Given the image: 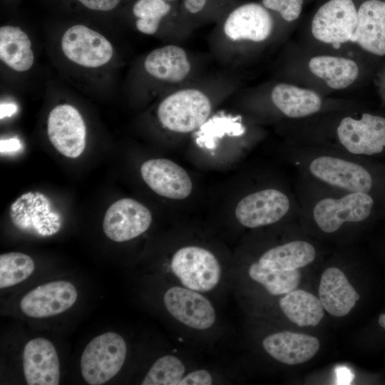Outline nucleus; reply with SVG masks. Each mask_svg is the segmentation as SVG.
I'll return each instance as SVG.
<instances>
[{"label":"nucleus","instance_id":"obj_1","mask_svg":"<svg viewBox=\"0 0 385 385\" xmlns=\"http://www.w3.org/2000/svg\"><path fill=\"white\" fill-rule=\"evenodd\" d=\"M233 88L231 78L198 77L168 92L158 106L157 118L170 132L191 133L208 120L213 108V96Z\"/></svg>","mask_w":385,"mask_h":385},{"label":"nucleus","instance_id":"obj_2","mask_svg":"<svg viewBox=\"0 0 385 385\" xmlns=\"http://www.w3.org/2000/svg\"><path fill=\"white\" fill-rule=\"evenodd\" d=\"M274 28V19L262 4L232 6L216 22L210 36V50L220 62L233 66L242 46L267 41Z\"/></svg>","mask_w":385,"mask_h":385},{"label":"nucleus","instance_id":"obj_3","mask_svg":"<svg viewBox=\"0 0 385 385\" xmlns=\"http://www.w3.org/2000/svg\"><path fill=\"white\" fill-rule=\"evenodd\" d=\"M146 76L168 92L197 78V63L179 43H168L152 50L143 62Z\"/></svg>","mask_w":385,"mask_h":385},{"label":"nucleus","instance_id":"obj_4","mask_svg":"<svg viewBox=\"0 0 385 385\" xmlns=\"http://www.w3.org/2000/svg\"><path fill=\"white\" fill-rule=\"evenodd\" d=\"M132 13L135 26L141 34L163 35L171 43H179L193 31L180 10L179 2L163 0H137Z\"/></svg>","mask_w":385,"mask_h":385},{"label":"nucleus","instance_id":"obj_5","mask_svg":"<svg viewBox=\"0 0 385 385\" xmlns=\"http://www.w3.org/2000/svg\"><path fill=\"white\" fill-rule=\"evenodd\" d=\"M127 346L118 334L108 332L93 338L81 359L83 378L88 384L101 385L115 376L125 359Z\"/></svg>","mask_w":385,"mask_h":385},{"label":"nucleus","instance_id":"obj_6","mask_svg":"<svg viewBox=\"0 0 385 385\" xmlns=\"http://www.w3.org/2000/svg\"><path fill=\"white\" fill-rule=\"evenodd\" d=\"M170 266L183 285L197 292L212 290L221 277L217 258L210 251L198 246L179 249L173 255Z\"/></svg>","mask_w":385,"mask_h":385},{"label":"nucleus","instance_id":"obj_7","mask_svg":"<svg viewBox=\"0 0 385 385\" xmlns=\"http://www.w3.org/2000/svg\"><path fill=\"white\" fill-rule=\"evenodd\" d=\"M357 24V11L352 0H330L316 12L312 21L314 37L339 48L352 41Z\"/></svg>","mask_w":385,"mask_h":385},{"label":"nucleus","instance_id":"obj_8","mask_svg":"<svg viewBox=\"0 0 385 385\" xmlns=\"http://www.w3.org/2000/svg\"><path fill=\"white\" fill-rule=\"evenodd\" d=\"M61 47L69 61L88 68L108 63L113 55V46L104 36L81 24L72 26L63 33Z\"/></svg>","mask_w":385,"mask_h":385},{"label":"nucleus","instance_id":"obj_9","mask_svg":"<svg viewBox=\"0 0 385 385\" xmlns=\"http://www.w3.org/2000/svg\"><path fill=\"white\" fill-rule=\"evenodd\" d=\"M47 133L54 148L66 157L78 158L85 149V123L79 111L71 105H58L51 111Z\"/></svg>","mask_w":385,"mask_h":385},{"label":"nucleus","instance_id":"obj_10","mask_svg":"<svg viewBox=\"0 0 385 385\" xmlns=\"http://www.w3.org/2000/svg\"><path fill=\"white\" fill-rule=\"evenodd\" d=\"M373 199L366 192H351L339 198H324L314 207L313 217L324 232L337 231L343 223L360 222L371 213Z\"/></svg>","mask_w":385,"mask_h":385},{"label":"nucleus","instance_id":"obj_11","mask_svg":"<svg viewBox=\"0 0 385 385\" xmlns=\"http://www.w3.org/2000/svg\"><path fill=\"white\" fill-rule=\"evenodd\" d=\"M151 222L152 215L148 208L133 199L123 198L108 208L103 230L110 240L121 242L138 237L149 228Z\"/></svg>","mask_w":385,"mask_h":385},{"label":"nucleus","instance_id":"obj_12","mask_svg":"<svg viewBox=\"0 0 385 385\" xmlns=\"http://www.w3.org/2000/svg\"><path fill=\"white\" fill-rule=\"evenodd\" d=\"M342 145L353 154L373 155L385 146V118L364 113L360 120L346 117L337 130Z\"/></svg>","mask_w":385,"mask_h":385},{"label":"nucleus","instance_id":"obj_13","mask_svg":"<svg viewBox=\"0 0 385 385\" xmlns=\"http://www.w3.org/2000/svg\"><path fill=\"white\" fill-rule=\"evenodd\" d=\"M75 286L65 280L41 284L29 292L21 300L22 312L33 318H45L61 314L76 302Z\"/></svg>","mask_w":385,"mask_h":385},{"label":"nucleus","instance_id":"obj_14","mask_svg":"<svg viewBox=\"0 0 385 385\" xmlns=\"http://www.w3.org/2000/svg\"><path fill=\"white\" fill-rule=\"evenodd\" d=\"M285 194L275 189H266L251 193L237 205L235 217L243 226L255 228L274 223L289 209Z\"/></svg>","mask_w":385,"mask_h":385},{"label":"nucleus","instance_id":"obj_15","mask_svg":"<svg viewBox=\"0 0 385 385\" xmlns=\"http://www.w3.org/2000/svg\"><path fill=\"white\" fill-rule=\"evenodd\" d=\"M163 302L175 319L191 328L206 329L215 321L213 306L197 291L173 287L165 293Z\"/></svg>","mask_w":385,"mask_h":385},{"label":"nucleus","instance_id":"obj_16","mask_svg":"<svg viewBox=\"0 0 385 385\" xmlns=\"http://www.w3.org/2000/svg\"><path fill=\"white\" fill-rule=\"evenodd\" d=\"M140 174L150 188L164 197L183 200L192 190V180L185 170L168 159L146 160L140 167Z\"/></svg>","mask_w":385,"mask_h":385},{"label":"nucleus","instance_id":"obj_17","mask_svg":"<svg viewBox=\"0 0 385 385\" xmlns=\"http://www.w3.org/2000/svg\"><path fill=\"white\" fill-rule=\"evenodd\" d=\"M311 173L332 186L351 192H367L372 186L370 173L362 166L341 158L321 156L309 165Z\"/></svg>","mask_w":385,"mask_h":385},{"label":"nucleus","instance_id":"obj_18","mask_svg":"<svg viewBox=\"0 0 385 385\" xmlns=\"http://www.w3.org/2000/svg\"><path fill=\"white\" fill-rule=\"evenodd\" d=\"M23 367L29 385H58L60 364L53 344L47 339L37 337L30 340L23 352Z\"/></svg>","mask_w":385,"mask_h":385},{"label":"nucleus","instance_id":"obj_19","mask_svg":"<svg viewBox=\"0 0 385 385\" xmlns=\"http://www.w3.org/2000/svg\"><path fill=\"white\" fill-rule=\"evenodd\" d=\"M351 42L375 55H385V1L368 0L361 4Z\"/></svg>","mask_w":385,"mask_h":385},{"label":"nucleus","instance_id":"obj_20","mask_svg":"<svg viewBox=\"0 0 385 385\" xmlns=\"http://www.w3.org/2000/svg\"><path fill=\"white\" fill-rule=\"evenodd\" d=\"M319 346V340L313 336L289 331L270 334L262 341L263 348L272 357L288 365L309 361Z\"/></svg>","mask_w":385,"mask_h":385},{"label":"nucleus","instance_id":"obj_21","mask_svg":"<svg viewBox=\"0 0 385 385\" xmlns=\"http://www.w3.org/2000/svg\"><path fill=\"white\" fill-rule=\"evenodd\" d=\"M319 299L328 313L341 317L349 313L359 295L342 270L329 267L321 277Z\"/></svg>","mask_w":385,"mask_h":385},{"label":"nucleus","instance_id":"obj_22","mask_svg":"<svg viewBox=\"0 0 385 385\" xmlns=\"http://www.w3.org/2000/svg\"><path fill=\"white\" fill-rule=\"evenodd\" d=\"M273 104L289 118H301L318 112L322 106L320 96L313 91L278 83L271 91Z\"/></svg>","mask_w":385,"mask_h":385},{"label":"nucleus","instance_id":"obj_23","mask_svg":"<svg viewBox=\"0 0 385 385\" xmlns=\"http://www.w3.org/2000/svg\"><path fill=\"white\" fill-rule=\"evenodd\" d=\"M0 58L12 70L24 72L34 63L31 41L19 26H1L0 28Z\"/></svg>","mask_w":385,"mask_h":385},{"label":"nucleus","instance_id":"obj_24","mask_svg":"<svg viewBox=\"0 0 385 385\" xmlns=\"http://www.w3.org/2000/svg\"><path fill=\"white\" fill-rule=\"evenodd\" d=\"M315 255V250L311 244L297 240L267 250L258 262L272 270H294L312 262Z\"/></svg>","mask_w":385,"mask_h":385},{"label":"nucleus","instance_id":"obj_25","mask_svg":"<svg viewBox=\"0 0 385 385\" xmlns=\"http://www.w3.org/2000/svg\"><path fill=\"white\" fill-rule=\"evenodd\" d=\"M310 71L324 80L334 89H343L351 85L359 76L357 64L349 58L318 56L309 62Z\"/></svg>","mask_w":385,"mask_h":385},{"label":"nucleus","instance_id":"obj_26","mask_svg":"<svg viewBox=\"0 0 385 385\" xmlns=\"http://www.w3.org/2000/svg\"><path fill=\"white\" fill-rule=\"evenodd\" d=\"M284 315L299 327H315L324 316V307L317 297L303 289H294L279 300Z\"/></svg>","mask_w":385,"mask_h":385},{"label":"nucleus","instance_id":"obj_27","mask_svg":"<svg viewBox=\"0 0 385 385\" xmlns=\"http://www.w3.org/2000/svg\"><path fill=\"white\" fill-rule=\"evenodd\" d=\"M248 273L272 295L284 294L295 289L301 280V274L297 270H272L262 267L259 262L252 263Z\"/></svg>","mask_w":385,"mask_h":385},{"label":"nucleus","instance_id":"obj_28","mask_svg":"<svg viewBox=\"0 0 385 385\" xmlns=\"http://www.w3.org/2000/svg\"><path fill=\"white\" fill-rule=\"evenodd\" d=\"M179 4L183 16L194 29L217 22L233 6L232 0H180Z\"/></svg>","mask_w":385,"mask_h":385},{"label":"nucleus","instance_id":"obj_29","mask_svg":"<svg viewBox=\"0 0 385 385\" xmlns=\"http://www.w3.org/2000/svg\"><path fill=\"white\" fill-rule=\"evenodd\" d=\"M34 260L29 255L17 252L0 255V288L9 287L28 279L34 272Z\"/></svg>","mask_w":385,"mask_h":385},{"label":"nucleus","instance_id":"obj_30","mask_svg":"<svg viewBox=\"0 0 385 385\" xmlns=\"http://www.w3.org/2000/svg\"><path fill=\"white\" fill-rule=\"evenodd\" d=\"M185 366L177 357L166 355L160 357L152 365L142 385H177L183 378Z\"/></svg>","mask_w":385,"mask_h":385},{"label":"nucleus","instance_id":"obj_31","mask_svg":"<svg viewBox=\"0 0 385 385\" xmlns=\"http://www.w3.org/2000/svg\"><path fill=\"white\" fill-rule=\"evenodd\" d=\"M303 0H262V4L267 9L274 11L287 21L298 19L302 11Z\"/></svg>","mask_w":385,"mask_h":385},{"label":"nucleus","instance_id":"obj_32","mask_svg":"<svg viewBox=\"0 0 385 385\" xmlns=\"http://www.w3.org/2000/svg\"><path fill=\"white\" fill-rule=\"evenodd\" d=\"M212 384L211 374L205 369L190 372L183 377L179 385H210Z\"/></svg>","mask_w":385,"mask_h":385},{"label":"nucleus","instance_id":"obj_33","mask_svg":"<svg viewBox=\"0 0 385 385\" xmlns=\"http://www.w3.org/2000/svg\"><path fill=\"white\" fill-rule=\"evenodd\" d=\"M85 7L95 11H108L115 9L120 0H77Z\"/></svg>","mask_w":385,"mask_h":385},{"label":"nucleus","instance_id":"obj_34","mask_svg":"<svg viewBox=\"0 0 385 385\" xmlns=\"http://www.w3.org/2000/svg\"><path fill=\"white\" fill-rule=\"evenodd\" d=\"M20 147V142L16 138L1 140V153L16 151L19 150Z\"/></svg>","mask_w":385,"mask_h":385},{"label":"nucleus","instance_id":"obj_35","mask_svg":"<svg viewBox=\"0 0 385 385\" xmlns=\"http://www.w3.org/2000/svg\"><path fill=\"white\" fill-rule=\"evenodd\" d=\"M337 371L339 384H349L352 380V375L346 368L340 367Z\"/></svg>","mask_w":385,"mask_h":385},{"label":"nucleus","instance_id":"obj_36","mask_svg":"<svg viewBox=\"0 0 385 385\" xmlns=\"http://www.w3.org/2000/svg\"><path fill=\"white\" fill-rule=\"evenodd\" d=\"M16 111V106L13 103H1L0 108L1 119L11 116Z\"/></svg>","mask_w":385,"mask_h":385},{"label":"nucleus","instance_id":"obj_37","mask_svg":"<svg viewBox=\"0 0 385 385\" xmlns=\"http://www.w3.org/2000/svg\"><path fill=\"white\" fill-rule=\"evenodd\" d=\"M378 322L379 325L385 329V313H382L379 316Z\"/></svg>","mask_w":385,"mask_h":385},{"label":"nucleus","instance_id":"obj_38","mask_svg":"<svg viewBox=\"0 0 385 385\" xmlns=\"http://www.w3.org/2000/svg\"><path fill=\"white\" fill-rule=\"evenodd\" d=\"M163 1H168V2H173V3L180 2V0H163Z\"/></svg>","mask_w":385,"mask_h":385}]
</instances>
